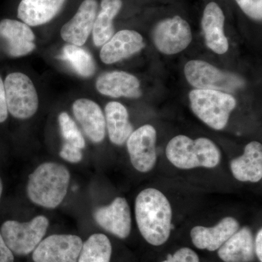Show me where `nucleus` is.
I'll return each instance as SVG.
<instances>
[{
	"label": "nucleus",
	"mask_w": 262,
	"mask_h": 262,
	"mask_svg": "<svg viewBox=\"0 0 262 262\" xmlns=\"http://www.w3.org/2000/svg\"><path fill=\"white\" fill-rule=\"evenodd\" d=\"M136 223L146 242L155 246L168 241L172 229V208L168 198L155 188L141 191L136 199Z\"/></svg>",
	"instance_id": "obj_1"
},
{
	"label": "nucleus",
	"mask_w": 262,
	"mask_h": 262,
	"mask_svg": "<svg viewBox=\"0 0 262 262\" xmlns=\"http://www.w3.org/2000/svg\"><path fill=\"white\" fill-rule=\"evenodd\" d=\"M70 173L63 165L45 163L29 175L27 194L34 204L46 208L59 206L67 195Z\"/></svg>",
	"instance_id": "obj_2"
},
{
	"label": "nucleus",
	"mask_w": 262,
	"mask_h": 262,
	"mask_svg": "<svg viewBox=\"0 0 262 262\" xmlns=\"http://www.w3.org/2000/svg\"><path fill=\"white\" fill-rule=\"evenodd\" d=\"M165 155L174 166L184 170L199 167L215 168L221 160L220 149L209 139L193 140L184 135L175 136L169 141Z\"/></svg>",
	"instance_id": "obj_3"
},
{
	"label": "nucleus",
	"mask_w": 262,
	"mask_h": 262,
	"mask_svg": "<svg viewBox=\"0 0 262 262\" xmlns=\"http://www.w3.org/2000/svg\"><path fill=\"white\" fill-rule=\"evenodd\" d=\"M193 113L211 128H225L229 115L235 108L233 96L222 91L194 89L189 93Z\"/></svg>",
	"instance_id": "obj_4"
},
{
	"label": "nucleus",
	"mask_w": 262,
	"mask_h": 262,
	"mask_svg": "<svg viewBox=\"0 0 262 262\" xmlns=\"http://www.w3.org/2000/svg\"><path fill=\"white\" fill-rule=\"evenodd\" d=\"M48 226V219L44 215H38L25 223L6 221L2 226L0 233L12 253L24 256L34 251L42 241Z\"/></svg>",
	"instance_id": "obj_5"
},
{
	"label": "nucleus",
	"mask_w": 262,
	"mask_h": 262,
	"mask_svg": "<svg viewBox=\"0 0 262 262\" xmlns=\"http://www.w3.org/2000/svg\"><path fill=\"white\" fill-rule=\"evenodd\" d=\"M186 78L196 89L233 93L244 85L239 76L224 72L207 62L192 60L184 67Z\"/></svg>",
	"instance_id": "obj_6"
},
{
	"label": "nucleus",
	"mask_w": 262,
	"mask_h": 262,
	"mask_svg": "<svg viewBox=\"0 0 262 262\" xmlns=\"http://www.w3.org/2000/svg\"><path fill=\"white\" fill-rule=\"evenodd\" d=\"M5 96L8 112L18 119H28L37 111L39 101L35 87L28 76L20 72L5 78Z\"/></svg>",
	"instance_id": "obj_7"
},
{
	"label": "nucleus",
	"mask_w": 262,
	"mask_h": 262,
	"mask_svg": "<svg viewBox=\"0 0 262 262\" xmlns=\"http://www.w3.org/2000/svg\"><path fill=\"white\" fill-rule=\"evenodd\" d=\"M153 41L158 51L166 55H173L186 49L192 42L190 27L179 15L164 19L153 31Z\"/></svg>",
	"instance_id": "obj_8"
},
{
	"label": "nucleus",
	"mask_w": 262,
	"mask_h": 262,
	"mask_svg": "<svg viewBox=\"0 0 262 262\" xmlns=\"http://www.w3.org/2000/svg\"><path fill=\"white\" fill-rule=\"evenodd\" d=\"M82 239L72 234H53L39 243L32 254L34 262H77Z\"/></svg>",
	"instance_id": "obj_9"
},
{
	"label": "nucleus",
	"mask_w": 262,
	"mask_h": 262,
	"mask_svg": "<svg viewBox=\"0 0 262 262\" xmlns=\"http://www.w3.org/2000/svg\"><path fill=\"white\" fill-rule=\"evenodd\" d=\"M157 132L151 125L134 131L127 140V148L133 166L141 173H147L157 162Z\"/></svg>",
	"instance_id": "obj_10"
},
{
	"label": "nucleus",
	"mask_w": 262,
	"mask_h": 262,
	"mask_svg": "<svg viewBox=\"0 0 262 262\" xmlns=\"http://www.w3.org/2000/svg\"><path fill=\"white\" fill-rule=\"evenodd\" d=\"M35 36L30 27L12 19L0 21V45L8 56L20 57L35 49Z\"/></svg>",
	"instance_id": "obj_11"
},
{
	"label": "nucleus",
	"mask_w": 262,
	"mask_h": 262,
	"mask_svg": "<svg viewBox=\"0 0 262 262\" xmlns=\"http://www.w3.org/2000/svg\"><path fill=\"white\" fill-rule=\"evenodd\" d=\"M94 217L100 227L117 237L125 239L130 233V210L125 198H115L110 206L97 208Z\"/></svg>",
	"instance_id": "obj_12"
},
{
	"label": "nucleus",
	"mask_w": 262,
	"mask_h": 262,
	"mask_svg": "<svg viewBox=\"0 0 262 262\" xmlns=\"http://www.w3.org/2000/svg\"><path fill=\"white\" fill-rule=\"evenodd\" d=\"M97 11L96 0H84L73 18L62 27V39L69 44L83 46L92 32Z\"/></svg>",
	"instance_id": "obj_13"
},
{
	"label": "nucleus",
	"mask_w": 262,
	"mask_h": 262,
	"mask_svg": "<svg viewBox=\"0 0 262 262\" xmlns=\"http://www.w3.org/2000/svg\"><path fill=\"white\" fill-rule=\"evenodd\" d=\"M239 229V224L233 217L227 216L214 227L196 226L190 232L193 244L199 249L215 251Z\"/></svg>",
	"instance_id": "obj_14"
},
{
	"label": "nucleus",
	"mask_w": 262,
	"mask_h": 262,
	"mask_svg": "<svg viewBox=\"0 0 262 262\" xmlns=\"http://www.w3.org/2000/svg\"><path fill=\"white\" fill-rule=\"evenodd\" d=\"M144 47L142 36L134 30H121L105 43L100 52L101 61L106 64L128 58Z\"/></svg>",
	"instance_id": "obj_15"
},
{
	"label": "nucleus",
	"mask_w": 262,
	"mask_h": 262,
	"mask_svg": "<svg viewBox=\"0 0 262 262\" xmlns=\"http://www.w3.org/2000/svg\"><path fill=\"white\" fill-rule=\"evenodd\" d=\"M72 110L86 136L93 142L103 141L106 134V120L97 103L91 100L80 98L73 103Z\"/></svg>",
	"instance_id": "obj_16"
},
{
	"label": "nucleus",
	"mask_w": 262,
	"mask_h": 262,
	"mask_svg": "<svg viewBox=\"0 0 262 262\" xmlns=\"http://www.w3.org/2000/svg\"><path fill=\"white\" fill-rule=\"evenodd\" d=\"M225 20V15L218 4L210 3L206 5L202 18V28L207 47L218 54H224L229 49L228 40L224 32Z\"/></svg>",
	"instance_id": "obj_17"
},
{
	"label": "nucleus",
	"mask_w": 262,
	"mask_h": 262,
	"mask_svg": "<svg viewBox=\"0 0 262 262\" xmlns=\"http://www.w3.org/2000/svg\"><path fill=\"white\" fill-rule=\"evenodd\" d=\"M96 86L100 94L110 97L136 98L141 96L139 80L135 76L122 71L102 74L98 77Z\"/></svg>",
	"instance_id": "obj_18"
},
{
	"label": "nucleus",
	"mask_w": 262,
	"mask_h": 262,
	"mask_svg": "<svg viewBox=\"0 0 262 262\" xmlns=\"http://www.w3.org/2000/svg\"><path fill=\"white\" fill-rule=\"evenodd\" d=\"M231 171L239 182L256 183L262 178V146L251 141L246 146L244 155L232 160Z\"/></svg>",
	"instance_id": "obj_19"
},
{
	"label": "nucleus",
	"mask_w": 262,
	"mask_h": 262,
	"mask_svg": "<svg viewBox=\"0 0 262 262\" xmlns=\"http://www.w3.org/2000/svg\"><path fill=\"white\" fill-rule=\"evenodd\" d=\"M218 250L223 261H252L256 255L252 232L248 227L239 229Z\"/></svg>",
	"instance_id": "obj_20"
},
{
	"label": "nucleus",
	"mask_w": 262,
	"mask_h": 262,
	"mask_svg": "<svg viewBox=\"0 0 262 262\" xmlns=\"http://www.w3.org/2000/svg\"><path fill=\"white\" fill-rule=\"evenodd\" d=\"M66 0H21L18 17L29 27H37L51 21L59 13Z\"/></svg>",
	"instance_id": "obj_21"
},
{
	"label": "nucleus",
	"mask_w": 262,
	"mask_h": 262,
	"mask_svg": "<svg viewBox=\"0 0 262 262\" xmlns=\"http://www.w3.org/2000/svg\"><path fill=\"white\" fill-rule=\"evenodd\" d=\"M105 120L110 141L116 145H122L134 132L126 108L122 103H108L105 107Z\"/></svg>",
	"instance_id": "obj_22"
},
{
	"label": "nucleus",
	"mask_w": 262,
	"mask_h": 262,
	"mask_svg": "<svg viewBox=\"0 0 262 262\" xmlns=\"http://www.w3.org/2000/svg\"><path fill=\"white\" fill-rule=\"evenodd\" d=\"M122 6V0H101V10L96 15L92 31L95 46L101 47L113 37L115 32L113 20Z\"/></svg>",
	"instance_id": "obj_23"
},
{
	"label": "nucleus",
	"mask_w": 262,
	"mask_h": 262,
	"mask_svg": "<svg viewBox=\"0 0 262 262\" xmlns=\"http://www.w3.org/2000/svg\"><path fill=\"white\" fill-rule=\"evenodd\" d=\"M113 247L103 234H94L82 245L77 262H110Z\"/></svg>",
	"instance_id": "obj_24"
},
{
	"label": "nucleus",
	"mask_w": 262,
	"mask_h": 262,
	"mask_svg": "<svg viewBox=\"0 0 262 262\" xmlns=\"http://www.w3.org/2000/svg\"><path fill=\"white\" fill-rule=\"evenodd\" d=\"M60 58L70 63L72 68L82 77H91L96 72L94 58L91 53L80 46L66 45Z\"/></svg>",
	"instance_id": "obj_25"
},
{
	"label": "nucleus",
	"mask_w": 262,
	"mask_h": 262,
	"mask_svg": "<svg viewBox=\"0 0 262 262\" xmlns=\"http://www.w3.org/2000/svg\"><path fill=\"white\" fill-rule=\"evenodd\" d=\"M58 122H59L62 136L66 143L72 144L79 149H84L85 146V141L83 136L70 115L67 113L60 114L58 116Z\"/></svg>",
	"instance_id": "obj_26"
},
{
	"label": "nucleus",
	"mask_w": 262,
	"mask_h": 262,
	"mask_svg": "<svg viewBox=\"0 0 262 262\" xmlns=\"http://www.w3.org/2000/svg\"><path fill=\"white\" fill-rule=\"evenodd\" d=\"M241 9L250 18L256 20L262 19V0H235Z\"/></svg>",
	"instance_id": "obj_27"
},
{
	"label": "nucleus",
	"mask_w": 262,
	"mask_h": 262,
	"mask_svg": "<svg viewBox=\"0 0 262 262\" xmlns=\"http://www.w3.org/2000/svg\"><path fill=\"white\" fill-rule=\"evenodd\" d=\"M162 262H200V258L191 248H182L176 251L173 256L169 255L168 258Z\"/></svg>",
	"instance_id": "obj_28"
},
{
	"label": "nucleus",
	"mask_w": 262,
	"mask_h": 262,
	"mask_svg": "<svg viewBox=\"0 0 262 262\" xmlns=\"http://www.w3.org/2000/svg\"><path fill=\"white\" fill-rule=\"evenodd\" d=\"M60 156L63 160L72 163H77L82 159V153L81 149L72 144L65 143L62 146Z\"/></svg>",
	"instance_id": "obj_29"
},
{
	"label": "nucleus",
	"mask_w": 262,
	"mask_h": 262,
	"mask_svg": "<svg viewBox=\"0 0 262 262\" xmlns=\"http://www.w3.org/2000/svg\"><path fill=\"white\" fill-rule=\"evenodd\" d=\"M8 110L7 106L6 96L4 82L0 77V123L5 122L8 118Z\"/></svg>",
	"instance_id": "obj_30"
},
{
	"label": "nucleus",
	"mask_w": 262,
	"mask_h": 262,
	"mask_svg": "<svg viewBox=\"0 0 262 262\" xmlns=\"http://www.w3.org/2000/svg\"><path fill=\"white\" fill-rule=\"evenodd\" d=\"M0 262H14L13 253L7 246L1 233H0Z\"/></svg>",
	"instance_id": "obj_31"
},
{
	"label": "nucleus",
	"mask_w": 262,
	"mask_h": 262,
	"mask_svg": "<svg viewBox=\"0 0 262 262\" xmlns=\"http://www.w3.org/2000/svg\"><path fill=\"white\" fill-rule=\"evenodd\" d=\"M255 253L259 260L262 261V229H260L257 234H256V239L254 241Z\"/></svg>",
	"instance_id": "obj_32"
},
{
	"label": "nucleus",
	"mask_w": 262,
	"mask_h": 262,
	"mask_svg": "<svg viewBox=\"0 0 262 262\" xmlns=\"http://www.w3.org/2000/svg\"><path fill=\"white\" fill-rule=\"evenodd\" d=\"M3 186L1 179H0V198H1L2 194H3Z\"/></svg>",
	"instance_id": "obj_33"
}]
</instances>
